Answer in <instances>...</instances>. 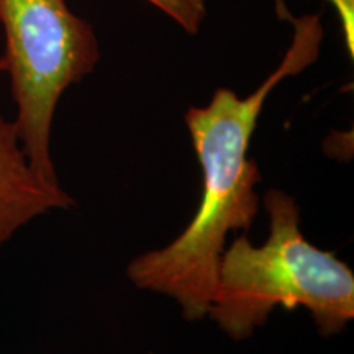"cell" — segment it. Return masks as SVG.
I'll return each instance as SVG.
<instances>
[{
	"instance_id": "obj_4",
	"label": "cell",
	"mask_w": 354,
	"mask_h": 354,
	"mask_svg": "<svg viewBox=\"0 0 354 354\" xmlns=\"http://www.w3.org/2000/svg\"><path fill=\"white\" fill-rule=\"evenodd\" d=\"M73 205L61 183L48 180L30 165L15 125L0 110V251L39 216Z\"/></svg>"
},
{
	"instance_id": "obj_3",
	"label": "cell",
	"mask_w": 354,
	"mask_h": 354,
	"mask_svg": "<svg viewBox=\"0 0 354 354\" xmlns=\"http://www.w3.org/2000/svg\"><path fill=\"white\" fill-rule=\"evenodd\" d=\"M6 48L0 71L10 77L13 125L30 165L59 183L51 156V130L61 97L100 59L99 38L66 0H0Z\"/></svg>"
},
{
	"instance_id": "obj_1",
	"label": "cell",
	"mask_w": 354,
	"mask_h": 354,
	"mask_svg": "<svg viewBox=\"0 0 354 354\" xmlns=\"http://www.w3.org/2000/svg\"><path fill=\"white\" fill-rule=\"evenodd\" d=\"M277 8L292 24L289 50L263 84L245 97L220 87L203 107L185 113L202 171V197L190 223L171 243L130 261L127 276L141 290L171 297L185 320L207 317L221 254L232 232H248L259 212L261 172L248 156L251 138L271 92L297 76L320 56L325 28L320 13L292 17L282 0Z\"/></svg>"
},
{
	"instance_id": "obj_6",
	"label": "cell",
	"mask_w": 354,
	"mask_h": 354,
	"mask_svg": "<svg viewBox=\"0 0 354 354\" xmlns=\"http://www.w3.org/2000/svg\"><path fill=\"white\" fill-rule=\"evenodd\" d=\"M338 13L344 46L349 57L354 56V0H328Z\"/></svg>"
},
{
	"instance_id": "obj_5",
	"label": "cell",
	"mask_w": 354,
	"mask_h": 354,
	"mask_svg": "<svg viewBox=\"0 0 354 354\" xmlns=\"http://www.w3.org/2000/svg\"><path fill=\"white\" fill-rule=\"evenodd\" d=\"M166 13L185 33L196 35L207 17L205 0H146Z\"/></svg>"
},
{
	"instance_id": "obj_2",
	"label": "cell",
	"mask_w": 354,
	"mask_h": 354,
	"mask_svg": "<svg viewBox=\"0 0 354 354\" xmlns=\"http://www.w3.org/2000/svg\"><path fill=\"white\" fill-rule=\"evenodd\" d=\"M269 234L261 246L238 236L221 254L210 317L234 342L250 338L276 308L302 307L318 333H342L354 318V272L312 245L300 230V209L281 189L264 194Z\"/></svg>"
}]
</instances>
